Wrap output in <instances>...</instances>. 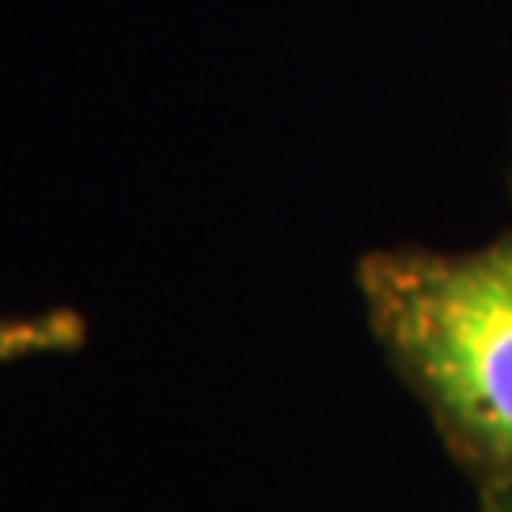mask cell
Segmentation results:
<instances>
[{
    "mask_svg": "<svg viewBox=\"0 0 512 512\" xmlns=\"http://www.w3.org/2000/svg\"><path fill=\"white\" fill-rule=\"evenodd\" d=\"M357 281L380 346L475 478L482 512H512V236L452 255L372 251Z\"/></svg>",
    "mask_w": 512,
    "mask_h": 512,
    "instance_id": "obj_1",
    "label": "cell"
},
{
    "mask_svg": "<svg viewBox=\"0 0 512 512\" xmlns=\"http://www.w3.org/2000/svg\"><path fill=\"white\" fill-rule=\"evenodd\" d=\"M88 338L76 311H46L31 319H0V365L38 353H69Z\"/></svg>",
    "mask_w": 512,
    "mask_h": 512,
    "instance_id": "obj_2",
    "label": "cell"
}]
</instances>
